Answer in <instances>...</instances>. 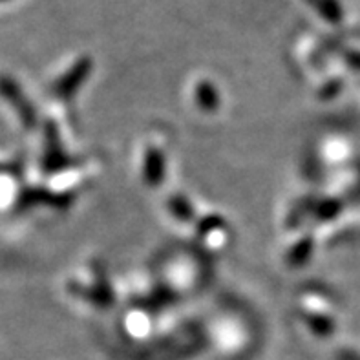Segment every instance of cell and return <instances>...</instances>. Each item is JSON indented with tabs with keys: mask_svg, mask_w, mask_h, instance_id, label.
<instances>
[{
	"mask_svg": "<svg viewBox=\"0 0 360 360\" xmlns=\"http://www.w3.org/2000/svg\"><path fill=\"white\" fill-rule=\"evenodd\" d=\"M0 91L4 94V97L11 103V105H15L18 115H20V119L26 123V127H32V124L35 123V112H33L32 105L22 97L20 88H18L11 79L0 77Z\"/></svg>",
	"mask_w": 360,
	"mask_h": 360,
	"instance_id": "cell-1",
	"label": "cell"
},
{
	"mask_svg": "<svg viewBox=\"0 0 360 360\" xmlns=\"http://www.w3.org/2000/svg\"><path fill=\"white\" fill-rule=\"evenodd\" d=\"M90 68H91L90 59L79 60V63L72 68V72H70L68 75H66V77L60 81V84L57 86V91H59L60 96H66V94H70V91L75 90V88H77L79 84L82 82V79L86 77L88 72H90Z\"/></svg>",
	"mask_w": 360,
	"mask_h": 360,
	"instance_id": "cell-2",
	"label": "cell"
},
{
	"mask_svg": "<svg viewBox=\"0 0 360 360\" xmlns=\"http://www.w3.org/2000/svg\"><path fill=\"white\" fill-rule=\"evenodd\" d=\"M309 2L313 6H316V9H319L320 13L324 15V17H328L329 20L337 18V9L333 8V2H331V0H309Z\"/></svg>",
	"mask_w": 360,
	"mask_h": 360,
	"instance_id": "cell-3",
	"label": "cell"
}]
</instances>
